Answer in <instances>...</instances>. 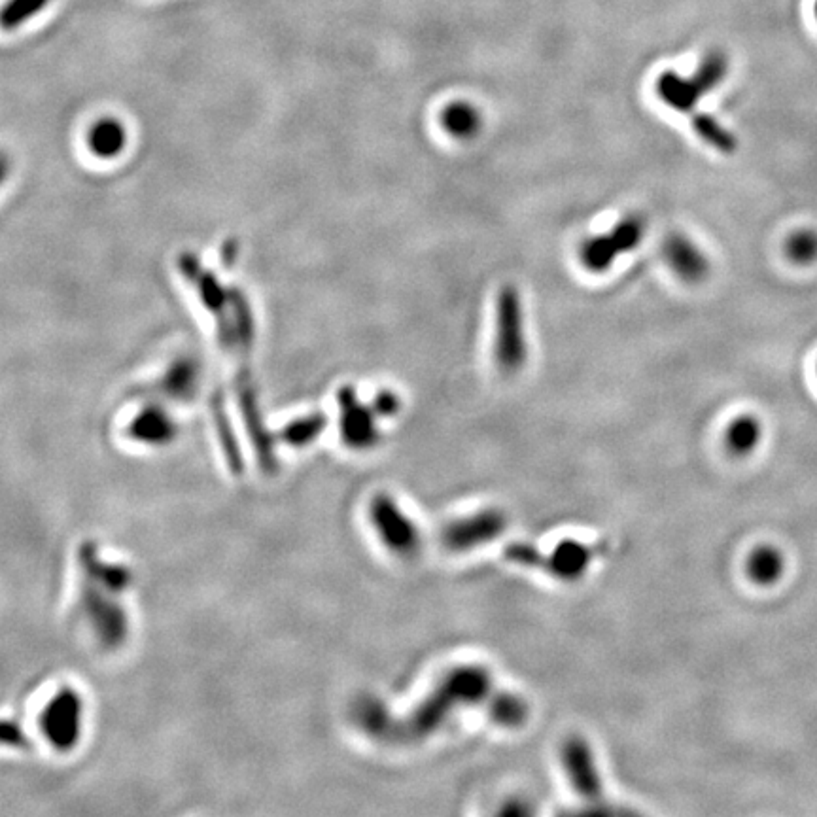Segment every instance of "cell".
Segmentation results:
<instances>
[{"instance_id":"obj_4","label":"cell","mask_w":817,"mask_h":817,"mask_svg":"<svg viewBox=\"0 0 817 817\" xmlns=\"http://www.w3.org/2000/svg\"><path fill=\"white\" fill-rule=\"evenodd\" d=\"M371 522L386 549L400 557H413L422 549V536L398 502L388 494H377L369 507Z\"/></svg>"},{"instance_id":"obj_9","label":"cell","mask_w":817,"mask_h":817,"mask_svg":"<svg viewBox=\"0 0 817 817\" xmlns=\"http://www.w3.org/2000/svg\"><path fill=\"white\" fill-rule=\"evenodd\" d=\"M664 258L668 265L676 271L679 279L687 282H698L704 279L710 271V263L704 252L687 239L685 235H672L664 244Z\"/></svg>"},{"instance_id":"obj_16","label":"cell","mask_w":817,"mask_h":817,"mask_svg":"<svg viewBox=\"0 0 817 817\" xmlns=\"http://www.w3.org/2000/svg\"><path fill=\"white\" fill-rule=\"evenodd\" d=\"M617 256H619V250L609 235L594 237L581 248V261L592 273H602L609 269Z\"/></svg>"},{"instance_id":"obj_19","label":"cell","mask_w":817,"mask_h":817,"mask_svg":"<svg viewBox=\"0 0 817 817\" xmlns=\"http://www.w3.org/2000/svg\"><path fill=\"white\" fill-rule=\"evenodd\" d=\"M789 258L802 265H808L817 260V233L814 231H799L787 243Z\"/></svg>"},{"instance_id":"obj_18","label":"cell","mask_w":817,"mask_h":817,"mask_svg":"<svg viewBox=\"0 0 817 817\" xmlns=\"http://www.w3.org/2000/svg\"><path fill=\"white\" fill-rule=\"evenodd\" d=\"M644 233V220L640 216H628V218L621 220L617 226L613 227L609 237L613 239L619 254H625V252L634 250L638 244L642 243Z\"/></svg>"},{"instance_id":"obj_22","label":"cell","mask_w":817,"mask_h":817,"mask_svg":"<svg viewBox=\"0 0 817 817\" xmlns=\"http://www.w3.org/2000/svg\"><path fill=\"white\" fill-rule=\"evenodd\" d=\"M6 173H8V163H6L4 156H0V184H2V180H4Z\"/></svg>"},{"instance_id":"obj_1","label":"cell","mask_w":817,"mask_h":817,"mask_svg":"<svg viewBox=\"0 0 817 817\" xmlns=\"http://www.w3.org/2000/svg\"><path fill=\"white\" fill-rule=\"evenodd\" d=\"M492 693V676L487 668L460 666L441 679L409 717L394 719L381 702L366 698L358 708V719L375 738L396 744H413L441 729L454 710L487 702Z\"/></svg>"},{"instance_id":"obj_3","label":"cell","mask_w":817,"mask_h":817,"mask_svg":"<svg viewBox=\"0 0 817 817\" xmlns=\"http://www.w3.org/2000/svg\"><path fill=\"white\" fill-rule=\"evenodd\" d=\"M496 362L505 373H517L526 362L521 296L505 286L496 305Z\"/></svg>"},{"instance_id":"obj_5","label":"cell","mask_w":817,"mask_h":817,"mask_svg":"<svg viewBox=\"0 0 817 817\" xmlns=\"http://www.w3.org/2000/svg\"><path fill=\"white\" fill-rule=\"evenodd\" d=\"M507 526V517L498 509H485L471 517L452 521L441 530L439 541L454 553L471 551L498 538Z\"/></svg>"},{"instance_id":"obj_15","label":"cell","mask_w":817,"mask_h":817,"mask_svg":"<svg viewBox=\"0 0 817 817\" xmlns=\"http://www.w3.org/2000/svg\"><path fill=\"white\" fill-rule=\"evenodd\" d=\"M693 127H695L698 137L708 142L715 150L723 152V154H732L738 146V140L732 135L727 127H723L721 123L717 122L712 116L708 114H696L693 118Z\"/></svg>"},{"instance_id":"obj_21","label":"cell","mask_w":817,"mask_h":817,"mask_svg":"<svg viewBox=\"0 0 817 817\" xmlns=\"http://www.w3.org/2000/svg\"><path fill=\"white\" fill-rule=\"evenodd\" d=\"M400 407V398L390 390H384L373 401V409H375V413L379 417H394V415L400 413Z\"/></svg>"},{"instance_id":"obj_2","label":"cell","mask_w":817,"mask_h":817,"mask_svg":"<svg viewBox=\"0 0 817 817\" xmlns=\"http://www.w3.org/2000/svg\"><path fill=\"white\" fill-rule=\"evenodd\" d=\"M729 72V61L721 52L708 53L700 67L689 76L678 72H664L657 82V93L662 101L678 112H693L698 103L719 86Z\"/></svg>"},{"instance_id":"obj_6","label":"cell","mask_w":817,"mask_h":817,"mask_svg":"<svg viewBox=\"0 0 817 817\" xmlns=\"http://www.w3.org/2000/svg\"><path fill=\"white\" fill-rule=\"evenodd\" d=\"M562 765L572 782V787L591 802L602 800V778L596 766L591 746L581 736H570L562 746Z\"/></svg>"},{"instance_id":"obj_12","label":"cell","mask_w":817,"mask_h":817,"mask_svg":"<svg viewBox=\"0 0 817 817\" xmlns=\"http://www.w3.org/2000/svg\"><path fill=\"white\" fill-rule=\"evenodd\" d=\"M487 713L496 725L505 729H517L526 723L530 710L526 700L519 695L492 693L487 700Z\"/></svg>"},{"instance_id":"obj_11","label":"cell","mask_w":817,"mask_h":817,"mask_svg":"<svg viewBox=\"0 0 817 817\" xmlns=\"http://www.w3.org/2000/svg\"><path fill=\"white\" fill-rule=\"evenodd\" d=\"M441 123L452 139L458 140L473 139L483 127L481 112L470 103L462 101L452 103L441 112Z\"/></svg>"},{"instance_id":"obj_10","label":"cell","mask_w":817,"mask_h":817,"mask_svg":"<svg viewBox=\"0 0 817 817\" xmlns=\"http://www.w3.org/2000/svg\"><path fill=\"white\" fill-rule=\"evenodd\" d=\"M127 133L125 127L114 118H103L95 123L87 133V146L97 157L120 156L125 148Z\"/></svg>"},{"instance_id":"obj_13","label":"cell","mask_w":817,"mask_h":817,"mask_svg":"<svg viewBox=\"0 0 817 817\" xmlns=\"http://www.w3.org/2000/svg\"><path fill=\"white\" fill-rule=\"evenodd\" d=\"M761 441V424L753 417L736 418L727 430V447L729 451L746 456Z\"/></svg>"},{"instance_id":"obj_7","label":"cell","mask_w":817,"mask_h":817,"mask_svg":"<svg viewBox=\"0 0 817 817\" xmlns=\"http://www.w3.org/2000/svg\"><path fill=\"white\" fill-rule=\"evenodd\" d=\"M341 405V432L345 443L354 449H369L379 441L375 424V409L362 405L352 388H343L339 394Z\"/></svg>"},{"instance_id":"obj_17","label":"cell","mask_w":817,"mask_h":817,"mask_svg":"<svg viewBox=\"0 0 817 817\" xmlns=\"http://www.w3.org/2000/svg\"><path fill=\"white\" fill-rule=\"evenodd\" d=\"M50 0H6L0 8V29L14 31L40 14Z\"/></svg>"},{"instance_id":"obj_20","label":"cell","mask_w":817,"mask_h":817,"mask_svg":"<svg viewBox=\"0 0 817 817\" xmlns=\"http://www.w3.org/2000/svg\"><path fill=\"white\" fill-rule=\"evenodd\" d=\"M326 428V418L322 417V415H313V417L305 418V420H299L296 424H292L290 428H288V439L290 441H294V443H309V441H313L316 435L322 434V430Z\"/></svg>"},{"instance_id":"obj_14","label":"cell","mask_w":817,"mask_h":817,"mask_svg":"<svg viewBox=\"0 0 817 817\" xmlns=\"http://www.w3.org/2000/svg\"><path fill=\"white\" fill-rule=\"evenodd\" d=\"M748 570L751 579L761 585L776 583L782 577V555L772 547H761L749 558Z\"/></svg>"},{"instance_id":"obj_23","label":"cell","mask_w":817,"mask_h":817,"mask_svg":"<svg viewBox=\"0 0 817 817\" xmlns=\"http://www.w3.org/2000/svg\"><path fill=\"white\" fill-rule=\"evenodd\" d=\"M816 16H817V2H816Z\"/></svg>"},{"instance_id":"obj_8","label":"cell","mask_w":817,"mask_h":817,"mask_svg":"<svg viewBox=\"0 0 817 817\" xmlns=\"http://www.w3.org/2000/svg\"><path fill=\"white\" fill-rule=\"evenodd\" d=\"M592 558V547L575 539H564L553 549L551 555H545L543 570L562 581H575L589 570Z\"/></svg>"}]
</instances>
